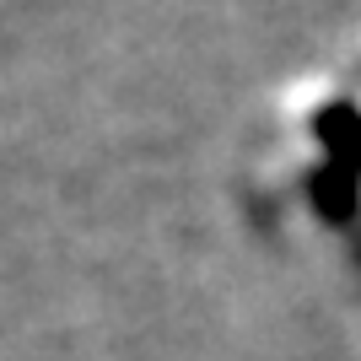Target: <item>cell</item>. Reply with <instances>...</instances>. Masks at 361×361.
Returning <instances> with one entry per match:
<instances>
[{"label":"cell","mask_w":361,"mask_h":361,"mask_svg":"<svg viewBox=\"0 0 361 361\" xmlns=\"http://www.w3.org/2000/svg\"><path fill=\"white\" fill-rule=\"evenodd\" d=\"M313 130H318V140L329 146V167H340V173L356 178L361 173V114L356 108H345V103L324 108L313 119Z\"/></svg>","instance_id":"obj_1"}]
</instances>
